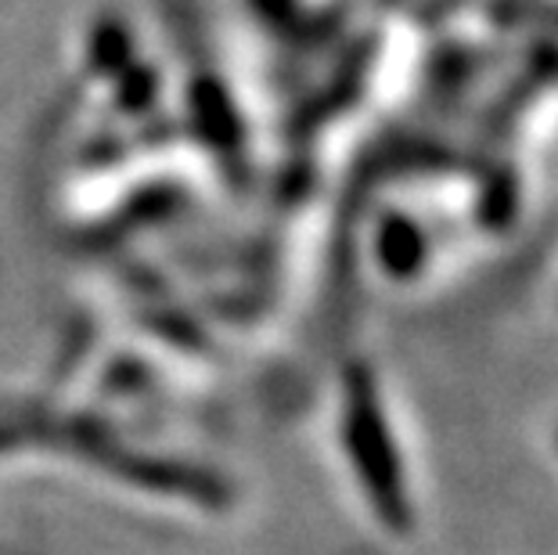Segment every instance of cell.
Returning <instances> with one entry per match:
<instances>
[{
  "label": "cell",
  "mask_w": 558,
  "mask_h": 555,
  "mask_svg": "<svg viewBox=\"0 0 558 555\" xmlns=\"http://www.w3.org/2000/svg\"><path fill=\"white\" fill-rule=\"evenodd\" d=\"M342 451H347V466L357 480L361 494L378 516V523L386 530L411 527V502H408V483H403L397 444L389 436L386 415L378 408V397L372 386L353 379L347 394V411H342Z\"/></svg>",
  "instance_id": "1"
}]
</instances>
